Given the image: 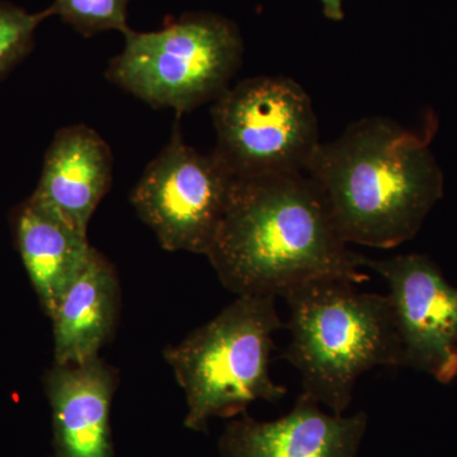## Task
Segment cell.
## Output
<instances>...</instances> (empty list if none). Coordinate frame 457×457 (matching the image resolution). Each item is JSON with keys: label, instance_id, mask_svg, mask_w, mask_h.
Masks as SVG:
<instances>
[{"label": "cell", "instance_id": "1", "mask_svg": "<svg viewBox=\"0 0 457 457\" xmlns=\"http://www.w3.org/2000/svg\"><path fill=\"white\" fill-rule=\"evenodd\" d=\"M237 296H284L291 288L335 278L363 284L365 258L339 237L306 173L234 179L224 219L206 255Z\"/></svg>", "mask_w": 457, "mask_h": 457}, {"label": "cell", "instance_id": "2", "mask_svg": "<svg viewBox=\"0 0 457 457\" xmlns=\"http://www.w3.org/2000/svg\"><path fill=\"white\" fill-rule=\"evenodd\" d=\"M305 173L347 245L407 242L438 194L425 144L386 117H365L320 143Z\"/></svg>", "mask_w": 457, "mask_h": 457}, {"label": "cell", "instance_id": "3", "mask_svg": "<svg viewBox=\"0 0 457 457\" xmlns=\"http://www.w3.org/2000/svg\"><path fill=\"white\" fill-rule=\"evenodd\" d=\"M291 341L284 359L302 378L303 393L338 416L370 370L403 365L389 295L362 293L352 282L323 278L284 295Z\"/></svg>", "mask_w": 457, "mask_h": 457}, {"label": "cell", "instance_id": "4", "mask_svg": "<svg viewBox=\"0 0 457 457\" xmlns=\"http://www.w3.org/2000/svg\"><path fill=\"white\" fill-rule=\"evenodd\" d=\"M276 297L237 296L215 318L163 351L185 390L186 426L203 431L212 417L243 413L257 400L278 402L287 389L270 374L273 336L284 328Z\"/></svg>", "mask_w": 457, "mask_h": 457}, {"label": "cell", "instance_id": "5", "mask_svg": "<svg viewBox=\"0 0 457 457\" xmlns=\"http://www.w3.org/2000/svg\"><path fill=\"white\" fill-rule=\"evenodd\" d=\"M123 36L125 47L111 60L107 79L179 117L220 97L245 50L236 25L215 14H186L158 31Z\"/></svg>", "mask_w": 457, "mask_h": 457}, {"label": "cell", "instance_id": "6", "mask_svg": "<svg viewBox=\"0 0 457 457\" xmlns=\"http://www.w3.org/2000/svg\"><path fill=\"white\" fill-rule=\"evenodd\" d=\"M212 154L234 179L305 173L320 145L311 96L287 77L242 80L213 101Z\"/></svg>", "mask_w": 457, "mask_h": 457}, {"label": "cell", "instance_id": "7", "mask_svg": "<svg viewBox=\"0 0 457 457\" xmlns=\"http://www.w3.org/2000/svg\"><path fill=\"white\" fill-rule=\"evenodd\" d=\"M173 131L132 189L130 204L165 251L207 255L227 212L234 177L212 153L187 145L179 123Z\"/></svg>", "mask_w": 457, "mask_h": 457}, {"label": "cell", "instance_id": "8", "mask_svg": "<svg viewBox=\"0 0 457 457\" xmlns=\"http://www.w3.org/2000/svg\"><path fill=\"white\" fill-rule=\"evenodd\" d=\"M365 267L389 286L402 366L451 383L457 376V288L423 255L365 258Z\"/></svg>", "mask_w": 457, "mask_h": 457}, {"label": "cell", "instance_id": "9", "mask_svg": "<svg viewBox=\"0 0 457 457\" xmlns=\"http://www.w3.org/2000/svg\"><path fill=\"white\" fill-rule=\"evenodd\" d=\"M369 417L324 413L320 404L300 394L290 413L273 422L245 416L221 438L224 457H357Z\"/></svg>", "mask_w": 457, "mask_h": 457}, {"label": "cell", "instance_id": "10", "mask_svg": "<svg viewBox=\"0 0 457 457\" xmlns=\"http://www.w3.org/2000/svg\"><path fill=\"white\" fill-rule=\"evenodd\" d=\"M119 384L101 357L80 365H54L45 378L59 457H114L110 414Z\"/></svg>", "mask_w": 457, "mask_h": 457}, {"label": "cell", "instance_id": "11", "mask_svg": "<svg viewBox=\"0 0 457 457\" xmlns=\"http://www.w3.org/2000/svg\"><path fill=\"white\" fill-rule=\"evenodd\" d=\"M112 152L87 125L60 129L44 159L32 197L88 234V225L112 183Z\"/></svg>", "mask_w": 457, "mask_h": 457}, {"label": "cell", "instance_id": "12", "mask_svg": "<svg viewBox=\"0 0 457 457\" xmlns=\"http://www.w3.org/2000/svg\"><path fill=\"white\" fill-rule=\"evenodd\" d=\"M121 311V286L113 264L93 248L86 269L57 303L50 319L57 365H80L99 357Z\"/></svg>", "mask_w": 457, "mask_h": 457}, {"label": "cell", "instance_id": "13", "mask_svg": "<svg viewBox=\"0 0 457 457\" xmlns=\"http://www.w3.org/2000/svg\"><path fill=\"white\" fill-rule=\"evenodd\" d=\"M14 237L23 266L47 317L55 312L92 255L87 234L32 196L18 206Z\"/></svg>", "mask_w": 457, "mask_h": 457}, {"label": "cell", "instance_id": "14", "mask_svg": "<svg viewBox=\"0 0 457 457\" xmlns=\"http://www.w3.org/2000/svg\"><path fill=\"white\" fill-rule=\"evenodd\" d=\"M51 16V7L29 13L11 3L0 2V78L31 53L36 29Z\"/></svg>", "mask_w": 457, "mask_h": 457}, {"label": "cell", "instance_id": "15", "mask_svg": "<svg viewBox=\"0 0 457 457\" xmlns=\"http://www.w3.org/2000/svg\"><path fill=\"white\" fill-rule=\"evenodd\" d=\"M128 3L129 0H55L51 9L54 16L57 14L89 37L110 29L128 32L130 29L126 23Z\"/></svg>", "mask_w": 457, "mask_h": 457}, {"label": "cell", "instance_id": "16", "mask_svg": "<svg viewBox=\"0 0 457 457\" xmlns=\"http://www.w3.org/2000/svg\"><path fill=\"white\" fill-rule=\"evenodd\" d=\"M321 5H323L324 16L328 20L332 21H342L345 17V12H343V0H320Z\"/></svg>", "mask_w": 457, "mask_h": 457}]
</instances>
